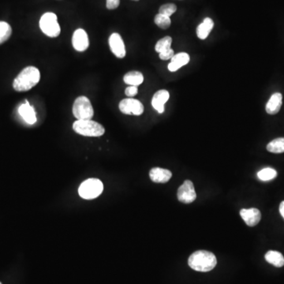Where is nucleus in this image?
I'll return each instance as SVG.
<instances>
[{"label": "nucleus", "mask_w": 284, "mask_h": 284, "mask_svg": "<svg viewBox=\"0 0 284 284\" xmlns=\"http://www.w3.org/2000/svg\"><path fill=\"white\" fill-rule=\"evenodd\" d=\"M41 74L34 66H28L22 70L13 83L14 89L17 92H26L38 84Z\"/></svg>", "instance_id": "obj_1"}, {"label": "nucleus", "mask_w": 284, "mask_h": 284, "mask_svg": "<svg viewBox=\"0 0 284 284\" xmlns=\"http://www.w3.org/2000/svg\"><path fill=\"white\" fill-rule=\"evenodd\" d=\"M189 267L197 271L206 272L213 269L217 264V257L212 252L199 251L193 252L188 260Z\"/></svg>", "instance_id": "obj_2"}, {"label": "nucleus", "mask_w": 284, "mask_h": 284, "mask_svg": "<svg viewBox=\"0 0 284 284\" xmlns=\"http://www.w3.org/2000/svg\"><path fill=\"white\" fill-rule=\"evenodd\" d=\"M73 129L77 134L85 137H100L104 135V126L93 120H77L73 124Z\"/></svg>", "instance_id": "obj_3"}, {"label": "nucleus", "mask_w": 284, "mask_h": 284, "mask_svg": "<svg viewBox=\"0 0 284 284\" xmlns=\"http://www.w3.org/2000/svg\"><path fill=\"white\" fill-rule=\"evenodd\" d=\"M104 185L97 178H89L81 183L79 187V193L81 197L86 200H92L101 194Z\"/></svg>", "instance_id": "obj_4"}, {"label": "nucleus", "mask_w": 284, "mask_h": 284, "mask_svg": "<svg viewBox=\"0 0 284 284\" xmlns=\"http://www.w3.org/2000/svg\"><path fill=\"white\" fill-rule=\"evenodd\" d=\"M73 114L78 120H91L94 110L91 102L86 96H79L73 105Z\"/></svg>", "instance_id": "obj_5"}, {"label": "nucleus", "mask_w": 284, "mask_h": 284, "mask_svg": "<svg viewBox=\"0 0 284 284\" xmlns=\"http://www.w3.org/2000/svg\"><path fill=\"white\" fill-rule=\"evenodd\" d=\"M40 27L42 32L49 37H57L61 32L60 25L58 23L57 16L51 12L45 13L41 17Z\"/></svg>", "instance_id": "obj_6"}, {"label": "nucleus", "mask_w": 284, "mask_h": 284, "mask_svg": "<svg viewBox=\"0 0 284 284\" xmlns=\"http://www.w3.org/2000/svg\"><path fill=\"white\" fill-rule=\"evenodd\" d=\"M119 110L126 115H141L144 112V106L139 100L133 98L124 99L119 103Z\"/></svg>", "instance_id": "obj_7"}, {"label": "nucleus", "mask_w": 284, "mask_h": 284, "mask_svg": "<svg viewBox=\"0 0 284 284\" xmlns=\"http://www.w3.org/2000/svg\"><path fill=\"white\" fill-rule=\"evenodd\" d=\"M197 198L194 187L191 181H185L183 184L178 188V199L185 204L192 203Z\"/></svg>", "instance_id": "obj_8"}, {"label": "nucleus", "mask_w": 284, "mask_h": 284, "mask_svg": "<svg viewBox=\"0 0 284 284\" xmlns=\"http://www.w3.org/2000/svg\"><path fill=\"white\" fill-rule=\"evenodd\" d=\"M109 45L110 51L117 58L123 59L125 57L126 54L125 45L119 33H113L110 35L109 37Z\"/></svg>", "instance_id": "obj_9"}, {"label": "nucleus", "mask_w": 284, "mask_h": 284, "mask_svg": "<svg viewBox=\"0 0 284 284\" xmlns=\"http://www.w3.org/2000/svg\"><path fill=\"white\" fill-rule=\"evenodd\" d=\"M72 45L74 48L78 51H85L89 47V37L85 30L79 29L74 32Z\"/></svg>", "instance_id": "obj_10"}, {"label": "nucleus", "mask_w": 284, "mask_h": 284, "mask_svg": "<svg viewBox=\"0 0 284 284\" xmlns=\"http://www.w3.org/2000/svg\"><path fill=\"white\" fill-rule=\"evenodd\" d=\"M240 215L245 221V223L250 227L256 226L261 221V212L257 208H252L250 209L244 208L240 211Z\"/></svg>", "instance_id": "obj_11"}, {"label": "nucleus", "mask_w": 284, "mask_h": 284, "mask_svg": "<svg viewBox=\"0 0 284 284\" xmlns=\"http://www.w3.org/2000/svg\"><path fill=\"white\" fill-rule=\"evenodd\" d=\"M169 96V93L167 90L162 89L157 92L152 100V105L154 109L162 114L164 111V104L168 101Z\"/></svg>", "instance_id": "obj_12"}, {"label": "nucleus", "mask_w": 284, "mask_h": 284, "mask_svg": "<svg viewBox=\"0 0 284 284\" xmlns=\"http://www.w3.org/2000/svg\"><path fill=\"white\" fill-rule=\"evenodd\" d=\"M151 180L157 183H168L172 178V172L169 170L160 168H154L149 172Z\"/></svg>", "instance_id": "obj_13"}, {"label": "nucleus", "mask_w": 284, "mask_h": 284, "mask_svg": "<svg viewBox=\"0 0 284 284\" xmlns=\"http://www.w3.org/2000/svg\"><path fill=\"white\" fill-rule=\"evenodd\" d=\"M189 60H190L189 55L185 52H181V53L174 55L172 57V61L168 65V70L171 72H175L179 68L187 65Z\"/></svg>", "instance_id": "obj_14"}, {"label": "nucleus", "mask_w": 284, "mask_h": 284, "mask_svg": "<svg viewBox=\"0 0 284 284\" xmlns=\"http://www.w3.org/2000/svg\"><path fill=\"white\" fill-rule=\"evenodd\" d=\"M283 96L280 93H276L271 95L269 100L266 104V111L269 115H276L280 111L282 106Z\"/></svg>", "instance_id": "obj_15"}, {"label": "nucleus", "mask_w": 284, "mask_h": 284, "mask_svg": "<svg viewBox=\"0 0 284 284\" xmlns=\"http://www.w3.org/2000/svg\"><path fill=\"white\" fill-rule=\"evenodd\" d=\"M18 112H19V115L22 117V119L28 124L32 125L36 123V113H35L33 108L29 104V102L26 101L25 104H21L18 109Z\"/></svg>", "instance_id": "obj_16"}, {"label": "nucleus", "mask_w": 284, "mask_h": 284, "mask_svg": "<svg viewBox=\"0 0 284 284\" xmlns=\"http://www.w3.org/2000/svg\"><path fill=\"white\" fill-rule=\"evenodd\" d=\"M214 26V22L209 17H206L202 24H200L197 29V35L198 38L205 40L208 37L211 30Z\"/></svg>", "instance_id": "obj_17"}, {"label": "nucleus", "mask_w": 284, "mask_h": 284, "mask_svg": "<svg viewBox=\"0 0 284 284\" xmlns=\"http://www.w3.org/2000/svg\"><path fill=\"white\" fill-rule=\"evenodd\" d=\"M123 81L127 85L138 87L144 81V77L139 71H130L124 75Z\"/></svg>", "instance_id": "obj_18"}, {"label": "nucleus", "mask_w": 284, "mask_h": 284, "mask_svg": "<svg viewBox=\"0 0 284 284\" xmlns=\"http://www.w3.org/2000/svg\"><path fill=\"white\" fill-rule=\"evenodd\" d=\"M265 260L277 268L283 267L284 265V257L282 253L277 251H270L265 254Z\"/></svg>", "instance_id": "obj_19"}, {"label": "nucleus", "mask_w": 284, "mask_h": 284, "mask_svg": "<svg viewBox=\"0 0 284 284\" xmlns=\"http://www.w3.org/2000/svg\"><path fill=\"white\" fill-rule=\"evenodd\" d=\"M267 150L272 153H284V138H276L267 145Z\"/></svg>", "instance_id": "obj_20"}, {"label": "nucleus", "mask_w": 284, "mask_h": 284, "mask_svg": "<svg viewBox=\"0 0 284 284\" xmlns=\"http://www.w3.org/2000/svg\"><path fill=\"white\" fill-rule=\"evenodd\" d=\"M276 176H277V172L276 170L271 168H264L257 173L259 179L263 182L272 180L276 178Z\"/></svg>", "instance_id": "obj_21"}, {"label": "nucleus", "mask_w": 284, "mask_h": 284, "mask_svg": "<svg viewBox=\"0 0 284 284\" xmlns=\"http://www.w3.org/2000/svg\"><path fill=\"white\" fill-rule=\"evenodd\" d=\"M12 33L11 26L5 21H0V45L7 41Z\"/></svg>", "instance_id": "obj_22"}, {"label": "nucleus", "mask_w": 284, "mask_h": 284, "mask_svg": "<svg viewBox=\"0 0 284 284\" xmlns=\"http://www.w3.org/2000/svg\"><path fill=\"white\" fill-rule=\"evenodd\" d=\"M172 39L171 36H165L163 38L160 39L156 45L155 50L157 52L161 53L163 51L171 48L172 45Z\"/></svg>", "instance_id": "obj_23"}, {"label": "nucleus", "mask_w": 284, "mask_h": 284, "mask_svg": "<svg viewBox=\"0 0 284 284\" xmlns=\"http://www.w3.org/2000/svg\"><path fill=\"white\" fill-rule=\"evenodd\" d=\"M154 21H155L156 25L157 26H159V28H161L163 30H167L172 24V21H171L170 17L161 15V14H158V15H156Z\"/></svg>", "instance_id": "obj_24"}, {"label": "nucleus", "mask_w": 284, "mask_h": 284, "mask_svg": "<svg viewBox=\"0 0 284 284\" xmlns=\"http://www.w3.org/2000/svg\"><path fill=\"white\" fill-rule=\"evenodd\" d=\"M177 11V7L173 3H168L164 4L159 8V14L165 15L168 17H171L173 14Z\"/></svg>", "instance_id": "obj_25"}, {"label": "nucleus", "mask_w": 284, "mask_h": 284, "mask_svg": "<svg viewBox=\"0 0 284 284\" xmlns=\"http://www.w3.org/2000/svg\"><path fill=\"white\" fill-rule=\"evenodd\" d=\"M174 55V50H172V48H169L168 49V50H166V51H163L161 53H159V58H160L162 60H172V57H173Z\"/></svg>", "instance_id": "obj_26"}, {"label": "nucleus", "mask_w": 284, "mask_h": 284, "mask_svg": "<svg viewBox=\"0 0 284 284\" xmlns=\"http://www.w3.org/2000/svg\"><path fill=\"white\" fill-rule=\"evenodd\" d=\"M138 89L137 86H133L130 85L129 87L126 88L125 90L126 95L129 96V97H133L134 95H137L138 94Z\"/></svg>", "instance_id": "obj_27"}, {"label": "nucleus", "mask_w": 284, "mask_h": 284, "mask_svg": "<svg viewBox=\"0 0 284 284\" xmlns=\"http://www.w3.org/2000/svg\"><path fill=\"white\" fill-rule=\"evenodd\" d=\"M120 0H107L106 7L109 10H114L119 7Z\"/></svg>", "instance_id": "obj_28"}, {"label": "nucleus", "mask_w": 284, "mask_h": 284, "mask_svg": "<svg viewBox=\"0 0 284 284\" xmlns=\"http://www.w3.org/2000/svg\"><path fill=\"white\" fill-rule=\"evenodd\" d=\"M280 212L281 216H282L283 218L284 219V202H281L280 205Z\"/></svg>", "instance_id": "obj_29"}, {"label": "nucleus", "mask_w": 284, "mask_h": 284, "mask_svg": "<svg viewBox=\"0 0 284 284\" xmlns=\"http://www.w3.org/2000/svg\"><path fill=\"white\" fill-rule=\"evenodd\" d=\"M134 1H139V0H134Z\"/></svg>", "instance_id": "obj_30"}, {"label": "nucleus", "mask_w": 284, "mask_h": 284, "mask_svg": "<svg viewBox=\"0 0 284 284\" xmlns=\"http://www.w3.org/2000/svg\"><path fill=\"white\" fill-rule=\"evenodd\" d=\"M0 284H2V283L0 282Z\"/></svg>", "instance_id": "obj_31"}]
</instances>
